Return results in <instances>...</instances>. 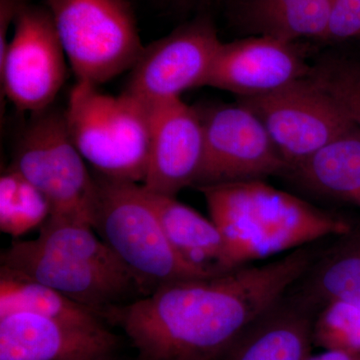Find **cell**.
Segmentation results:
<instances>
[{
    "label": "cell",
    "instance_id": "4316f807",
    "mask_svg": "<svg viewBox=\"0 0 360 360\" xmlns=\"http://www.w3.org/2000/svg\"><path fill=\"white\" fill-rule=\"evenodd\" d=\"M110 360H118L117 357H115V359H110Z\"/></svg>",
    "mask_w": 360,
    "mask_h": 360
},
{
    "label": "cell",
    "instance_id": "5b68a950",
    "mask_svg": "<svg viewBox=\"0 0 360 360\" xmlns=\"http://www.w3.org/2000/svg\"><path fill=\"white\" fill-rule=\"evenodd\" d=\"M46 8L77 82L105 84L143 51L129 0H46Z\"/></svg>",
    "mask_w": 360,
    "mask_h": 360
},
{
    "label": "cell",
    "instance_id": "7402d4cb",
    "mask_svg": "<svg viewBox=\"0 0 360 360\" xmlns=\"http://www.w3.org/2000/svg\"><path fill=\"white\" fill-rule=\"evenodd\" d=\"M49 201L11 167L0 177V229L13 238L41 226L51 215Z\"/></svg>",
    "mask_w": 360,
    "mask_h": 360
},
{
    "label": "cell",
    "instance_id": "7c38bea8",
    "mask_svg": "<svg viewBox=\"0 0 360 360\" xmlns=\"http://www.w3.org/2000/svg\"><path fill=\"white\" fill-rule=\"evenodd\" d=\"M148 169L141 186L160 195L176 196L193 186L203 158V127L198 108L181 98L149 106Z\"/></svg>",
    "mask_w": 360,
    "mask_h": 360
},
{
    "label": "cell",
    "instance_id": "277c9868",
    "mask_svg": "<svg viewBox=\"0 0 360 360\" xmlns=\"http://www.w3.org/2000/svg\"><path fill=\"white\" fill-rule=\"evenodd\" d=\"M66 129L98 176L141 184L148 169L150 108L122 92L77 82L65 110Z\"/></svg>",
    "mask_w": 360,
    "mask_h": 360
},
{
    "label": "cell",
    "instance_id": "7a4b0ae2",
    "mask_svg": "<svg viewBox=\"0 0 360 360\" xmlns=\"http://www.w3.org/2000/svg\"><path fill=\"white\" fill-rule=\"evenodd\" d=\"M221 234L225 269L343 236L354 224L264 180L198 187Z\"/></svg>",
    "mask_w": 360,
    "mask_h": 360
},
{
    "label": "cell",
    "instance_id": "cb8c5ba5",
    "mask_svg": "<svg viewBox=\"0 0 360 360\" xmlns=\"http://www.w3.org/2000/svg\"><path fill=\"white\" fill-rule=\"evenodd\" d=\"M314 345L323 349L360 355V307L350 303H328L315 316Z\"/></svg>",
    "mask_w": 360,
    "mask_h": 360
},
{
    "label": "cell",
    "instance_id": "44dd1931",
    "mask_svg": "<svg viewBox=\"0 0 360 360\" xmlns=\"http://www.w3.org/2000/svg\"><path fill=\"white\" fill-rule=\"evenodd\" d=\"M96 232L86 220L49 217L40 226L39 236L30 241L45 252L78 258L130 274Z\"/></svg>",
    "mask_w": 360,
    "mask_h": 360
},
{
    "label": "cell",
    "instance_id": "9c48e42d",
    "mask_svg": "<svg viewBox=\"0 0 360 360\" xmlns=\"http://www.w3.org/2000/svg\"><path fill=\"white\" fill-rule=\"evenodd\" d=\"M203 158L194 187L264 180L288 174L269 132L253 111L238 103L200 108Z\"/></svg>",
    "mask_w": 360,
    "mask_h": 360
},
{
    "label": "cell",
    "instance_id": "d6986e66",
    "mask_svg": "<svg viewBox=\"0 0 360 360\" xmlns=\"http://www.w3.org/2000/svg\"><path fill=\"white\" fill-rule=\"evenodd\" d=\"M329 13L330 0H240L238 8L245 30L288 42L324 39Z\"/></svg>",
    "mask_w": 360,
    "mask_h": 360
},
{
    "label": "cell",
    "instance_id": "5bb4252c",
    "mask_svg": "<svg viewBox=\"0 0 360 360\" xmlns=\"http://www.w3.org/2000/svg\"><path fill=\"white\" fill-rule=\"evenodd\" d=\"M117 347L110 329L89 330L32 312L0 315V360H110Z\"/></svg>",
    "mask_w": 360,
    "mask_h": 360
},
{
    "label": "cell",
    "instance_id": "4fadbf2b",
    "mask_svg": "<svg viewBox=\"0 0 360 360\" xmlns=\"http://www.w3.org/2000/svg\"><path fill=\"white\" fill-rule=\"evenodd\" d=\"M310 70L295 42L252 35L222 42L206 86L239 98L264 96L309 77Z\"/></svg>",
    "mask_w": 360,
    "mask_h": 360
},
{
    "label": "cell",
    "instance_id": "2e32d148",
    "mask_svg": "<svg viewBox=\"0 0 360 360\" xmlns=\"http://www.w3.org/2000/svg\"><path fill=\"white\" fill-rule=\"evenodd\" d=\"M290 292L309 303L317 314L335 302L360 307V226L354 225L338 236L331 248L321 251Z\"/></svg>",
    "mask_w": 360,
    "mask_h": 360
},
{
    "label": "cell",
    "instance_id": "ffe728a7",
    "mask_svg": "<svg viewBox=\"0 0 360 360\" xmlns=\"http://www.w3.org/2000/svg\"><path fill=\"white\" fill-rule=\"evenodd\" d=\"M32 312L89 330H106L105 319L96 310L59 291L1 267L0 315Z\"/></svg>",
    "mask_w": 360,
    "mask_h": 360
},
{
    "label": "cell",
    "instance_id": "6da1fadb",
    "mask_svg": "<svg viewBox=\"0 0 360 360\" xmlns=\"http://www.w3.org/2000/svg\"><path fill=\"white\" fill-rule=\"evenodd\" d=\"M303 246L266 264L161 284L104 310L122 328L134 360H219L248 326L278 302L319 255Z\"/></svg>",
    "mask_w": 360,
    "mask_h": 360
},
{
    "label": "cell",
    "instance_id": "e0dca14e",
    "mask_svg": "<svg viewBox=\"0 0 360 360\" xmlns=\"http://www.w3.org/2000/svg\"><path fill=\"white\" fill-rule=\"evenodd\" d=\"M288 174L312 193L360 205V129L338 135Z\"/></svg>",
    "mask_w": 360,
    "mask_h": 360
},
{
    "label": "cell",
    "instance_id": "ac0fdd59",
    "mask_svg": "<svg viewBox=\"0 0 360 360\" xmlns=\"http://www.w3.org/2000/svg\"><path fill=\"white\" fill-rule=\"evenodd\" d=\"M148 193L170 245L180 257L212 274L227 271L224 240L212 219L180 202L175 196Z\"/></svg>",
    "mask_w": 360,
    "mask_h": 360
},
{
    "label": "cell",
    "instance_id": "83f0119b",
    "mask_svg": "<svg viewBox=\"0 0 360 360\" xmlns=\"http://www.w3.org/2000/svg\"><path fill=\"white\" fill-rule=\"evenodd\" d=\"M360 206V205H359Z\"/></svg>",
    "mask_w": 360,
    "mask_h": 360
},
{
    "label": "cell",
    "instance_id": "d4e9b609",
    "mask_svg": "<svg viewBox=\"0 0 360 360\" xmlns=\"http://www.w3.org/2000/svg\"><path fill=\"white\" fill-rule=\"evenodd\" d=\"M356 37H360V0H330L324 39L343 41Z\"/></svg>",
    "mask_w": 360,
    "mask_h": 360
},
{
    "label": "cell",
    "instance_id": "30bf717a",
    "mask_svg": "<svg viewBox=\"0 0 360 360\" xmlns=\"http://www.w3.org/2000/svg\"><path fill=\"white\" fill-rule=\"evenodd\" d=\"M221 44L210 18L201 16L184 23L144 46L123 92L153 106L206 86Z\"/></svg>",
    "mask_w": 360,
    "mask_h": 360
},
{
    "label": "cell",
    "instance_id": "8fae6325",
    "mask_svg": "<svg viewBox=\"0 0 360 360\" xmlns=\"http://www.w3.org/2000/svg\"><path fill=\"white\" fill-rule=\"evenodd\" d=\"M1 267L49 286L101 316L108 307L122 304L132 290L142 292L129 272L45 252L30 240L18 241L7 248L1 255Z\"/></svg>",
    "mask_w": 360,
    "mask_h": 360
},
{
    "label": "cell",
    "instance_id": "8992f818",
    "mask_svg": "<svg viewBox=\"0 0 360 360\" xmlns=\"http://www.w3.org/2000/svg\"><path fill=\"white\" fill-rule=\"evenodd\" d=\"M71 141L65 110L51 106L30 115L14 148L13 167L49 201V217L92 224L97 182Z\"/></svg>",
    "mask_w": 360,
    "mask_h": 360
},
{
    "label": "cell",
    "instance_id": "603a6c76",
    "mask_svg": "<svg viewBox=\"0 0 360 360\" xmlns=\"http://www.w3.org/2000/svg\"><path fill=\"white\" fill-rule=\"evenodd\" d=\"M309 78L335 98L360 129V59L330 56L311 66Z\"/></svg>",
    "mask_w": 360,
    "mask_h": 360
},
{
    "label": "cell",
    "instance_id": "9a60e30c",
    "mask_svg": "<svg viewBox=\"0 0 360 360\" xmlns=\"http://www.w3.org/2000/svg\"><path fill=\"white\" fill-rule=\"evenodd\" d=\"M316 314L288 291L251 322L219 360H307Z\"/></svg>",
    "mask_w": 360,
    "mask_h": 360
},
{
    "label": "cell",
    "instance_id": "ba28073f",
    "mask_svg": "<svg viewBox=\"0 0 360 360\" xmlns=\"http://www.w3.org/2000/svg\"><path fill=\"white\" fill-rule=\"evenodd\" d=\"M239 103L264 123L288 172L355 127L335 98L309 77L264 96L240 97Z\"/></svg>",
    "mask_w": 360,
    "mask_h": 360
},
{
    "label": "cell",
    "instance_id": "3957f363",
    "mask_svg": "<svg viewBox=\"0 0 360 360\" xmlns=\"http://www.w3.org/2000/svg\"><path fill=\"white\" fill-rule=\"evenodd\" d=\"M92 226L143 293L168 283L217 276L193 266L175 251L148 191L139 184L96 177Z\"/></svg>",
    "mask_w": 360,
    "mask_h": 360
},
{
    "label": "cell",
    "instance_id": "52a82bcc",
    "mask_svg": "<svg viewBox=\"0 0 360 360\" xmlns=\"http://www.w3.org/2000/svg\"><path fill=\"white\" fill-rule=\"evenodd\" d=\"M68 61L46 6L22 4L0 56L2 92L30 115L53 105L68 77Z\"/></svg>",
    "mask_w": 360,
    "mask_h": 360
},
{
    "label": "cell",
    "instance_id": "484cf974",
    "mask_svg": "<svg viewBox=\"0 0 360 360\" xmlns=\"http://www.w3.org/2000/svg\"><path fill=\"white\" fill-rule=\"evenodd\" d=\"M307 360H360V355L347 354L340 350L324 349L321 354H310Z\"/></svg>",
    "mask_w": 360,
    "mask_h": 360
}]
</instances>
